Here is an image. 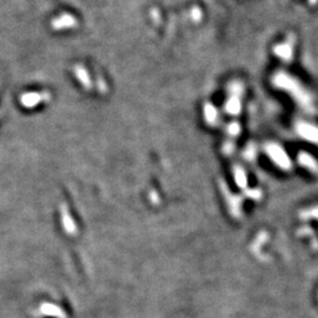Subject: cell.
<instances>
[{
	"mask_svg": "<svg viewBox=\"0 0 318 318\" xmlns=\"http://www.w3.org/2000/svg\"><path fill=\"white\" fill-rule=\"evenodd\" d=\"M50 99L51 93L48 91H43V92H27L20 97V103L26 109H33L38 104L43 103V101H48Z\"/></svg>",
	"mask_w": 318,
	"mask_h": 318,
	"instance_id": "obj_1",
	"label": "cell"
},
{
	"mask_svg": "<svg viewBox=\"0 0 318 318\" xmlns=\"http://www.w3.org/2000/svg\"><path fill=\"white\" fill-rule=\"evenodd\" d=\"M78 25V22L72 15L64 13V15L57 17L51 22V27L55 31H60L65 29H73Z\"/></svg>",
	"mask_w": 318,
	"mask_h": 318,
	"instance_id": "obj_2",
	"label": "cell"
},
{
	"mask_svg": "<svg viewBox=\"0 0 318 318\" xmlns=\"http://www.w3.org/2000/svg\"><path fill=\"white\" fill-rule=\"evenodd\" d=\"M73 72H75V75L77 76V78H78L80 84L84 86V89H86V90L92 89V82H91L89 73H87L85 69H84V66L75 65V68H73Z\"/></svg>",
	"mask_w": 318,
	"mask_h": 318,
	"instance_id": "obj_3",
	"label": "cell"
},
{
	"mask_svg": "<svg viewBox=\"0 0 318 318\" xmlns=\"http://www.w3.org/2000/svg\"><path fill=\"white\" fill-rule=\"evenodd\" d=\"M61 218H62V224H64V228L66 231H68L70 235H73V233L77 232V228L75 226V223L72 221V217L70 216L68 208L62 206L61 209Z\"/></svg>",
	"mask_w": 318,
	"mask_h": 318,
	"instance_id": "obj_4",
	"label": "cell"
}]
</instances>
